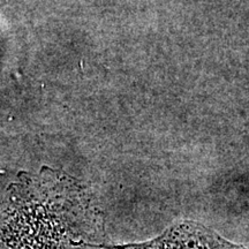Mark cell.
I'll use <instances>...</instances> for the list:
<instances>
[{
  "mask_svg": "<svg viewBox=\"0 0 249 249\" xmlns=\"http://www.w3.org/2000/svg\"><path fill=\"white\" fill-rule=\"evenodd\" d=\"M124 249H230V247L204 230L183 225L173 229L156 241L127 246Z\"/></svg>",
  "mask_w": 249,
  "mask_h": 249,
  "instance_id": "6da1fadb",
  "label": "cell"
}]
</instances>
